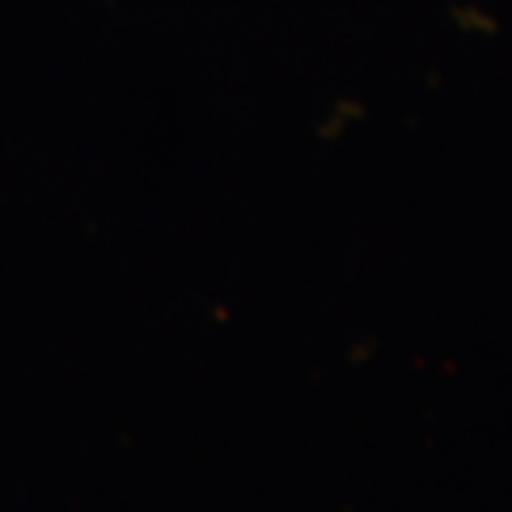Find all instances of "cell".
Masks as SVG:
<instances>
[{"label": "cell", "mask_w": 512, "mask_h": 512, "mask_svg": "<svg viewBox=\"0 0 512 512\" xmlns=\"http://www.w3.org/2000/svg\"><path fill=\"white\" fill-rule=\"evenodd\" d=\"M448 19L456 23L463 35H471V38L497 35V16L490 12V8L475 4V0H459V4H452V8H448Z\"/></svg>", "instance_id": "obj_1"}]
</instances>
